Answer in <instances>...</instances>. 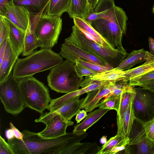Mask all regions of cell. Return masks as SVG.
Returning a JSON list of instances; mask_svg holds the SVG:
<instances>
[{
	"label": "cell",
	"instance_id": "33",
	"mask_svg": "<svg viewBox=\"0 0 154 154\" xmlns=\"http://www.w3.org/2000/svg\"><path fill=\"white\" fill-rule=\"evenodd\" d=\"M125 138L121 133H117L116 136L111 137L101 147L100 149L97 154H108L113 147Z\"/></svg>",
	"mask_w": 154,
	"mask_h": 154
},
{
	"label": "cell",
	"instance_id": "51",
	"mask_svg": "<svg viewBox=\"0 0 154 154\" xmlns=\"http://www.w3.org/2000/svg\"><path fill=\"white\" fill-rule=\"evenodd\" d=\"M152 154H154V151H153V152L152 153Z\"/></svg>",
	"mask_w": 154,
	"mask_h": 154
},
{
	"label": "cell",
	"instance_id": "43",
	"mask_svg": "<svg viewBox=\"0 0 154 154\" xmlns=\"http://www.w3.org/2000/svg\"><path fill=\"white\" fill-rule=\"evenodd\" d=\"M13 2V0H0V15L5 16L6 4Z\"/></svg>",
	"mask_w": 154,
	"mask_h": 154
},
{
	"label": "cell",
	"instance_id": "10",
	"mask_svg": "<svg viewBox=\"0 0 154 154\" xmlns=\"http://www.w3.org/2000/svg\"><path fill=\"white\" fill-rule=\"evenodd\" d=\"M35 122L46 125L44 129L37 134L42 138L47 139L57 138L65 134L67 128L74 124L71 120L65 119L55 112L42 113Z\"/></svg>",
	"mask_w": 154,
	"mask_h": 154
},
{
	"label": "cell",
	"instance_id": "52",
	"mask_svg": "<svg viewBox=\"0 0 154 154\" xmlns=\"http://www.w3.org/2000/svg\"><path fill=\"white\" fill-rule=\"evenodd\" d=\"M152 71V72H154V70H152V71Z\"/></svg>",
	"mask_w": 154,
	"mask_h": 154
},
{
	"label": "cell",
	"instance_id": "19",
	"mask_svg": "<svg viewBox=\"0 0 154 154\" xmlns=\"http://www.w3.org/2000/svg\"><path fill=\"white\" fill-rule=\"evenodd\" d=\"M79 95L73 97L54 112L58 114L66 120H71L82 109L85 98L79 100Z\"/></svg>",
	"mask_w": 154,
	"mask_h": 154
},
{
	"label": "cell",
	"instance_id": "48",
	"mask_svg": "<svg viewBox=\"0 0 154 154\" xmlns=\"http://www.w3.org/2000/svg\"><path fill=\"white\" fill-rule=\"evenodd\" d=\"M99 0H87L90 6L93 9L94 8Z\"/></svg>",
	"mask_w": 154,
	"mask_h": 154
},
{
	"label": "cell",
	"instance_id": "12",
	"mask_svg": "<svg viewBox=\"0 0 154 154\" xmlns=\"http://www.w3.org/2000/svg\"><path fill=\"white\" fill-rule=\"evenodd\" d=\"M59 54L66 60L75 63L77 60L80 59L104 66H110L99 58L68 42H64L62 44Z\"/></svg>",
	"mask_w": 154,
	"mask_h": 154
},
{
	"label": "cell",
	"instance_id": "41",
	"mask_svg": "<svg viewBox=\"0 0 154 154\" xmlns=\"http://www.w3.org/2000/svg\"><path fill=\"white\" fill-rule=\"evenodd\" d=\"M10 126L14 132L15 138L21 140H23V135L22 133L14 126L11 122L10 123Z\"/></svg>",
	"mask_w": 154,
	"mask_h": 154
},
{
	"label": "cell",
	"instance_id": "31",
	"mask_svg": "<svg viewBox=\"0 0 154 154\" xmlns=\"http://www.w3.org/2000/svg\"><path fill=\"white\" fill-rule=\"evenodd\" d=\"M133 99L134 98L131 100L125 113L120 132L125 138L129 137L130 132L135 119L133 107Z\"/></svg>",
	"mask_w": 154,
	"mask_h": 154
},
{
	"label": "cell",
	"instance_id": "15",
	"mask_svg": "<svg viewBox=\"0 0 154 154\" xmlns=\"http://www.w3.org/2000/svg\"><path fill=\"white\" fill-rule=\"evenodd\" d=\"M5 17L22 30L26 31L30 22V14L21 6L16 5L13 2L6 4Z\"/></svg>",
	"mask_w": 154,
	"mask_h": 154
},
{
	"label": "cell",
	"instance_id": "42",
	"mask_svg": "<svg viewBox=\"0 0 154 154\" xmlns=\"http://www.w3.org/2000/svg\"><path fill=\"white\" fill-rule=\"evenodd\" d=\"M8 38H6L0 44V63H1L5 52Z\"/></svg>",
	"mask_w": 154,
	"mask_h": 154
},
{
	"label": "cell",
	"instance_id": "4",
	"mask_svg": "<svg viewBox=\"0 0 154 154\" xmlns=\"http://www.w3.org/2000/svg\"><path fill=\"white\" fill-rule=\"evenodd\" d=\"M128 18L123 9L116 8L105 18L92 21L90 24L114 49L122 46L123 34H126Z\"/></svg>",
	"mask_w": 154,
	"mask_h": 154
},
{
	"label": "cell",
	"instance_id": "7",
	"mask_svg": "<svg viewBox=\"0 0 154 154\" xmlns=\"http://www.w3.org/2000/svg\"><path fill=\"white\" fill-rule=\"evenodd\" d=\"M19 80L20 88L26 107L42 113L51 100L48 88L33 76Z\"/></svg>",
	"mask_w": 154,
	"mask_h": 154
},
{
	"label": "cell",
	"instance_id": "27",
	"mask_svg": "<svg viewBox=\"0 0 154 154\" xmlns=\"http://www.w3.org/2000/svg\"><path fill=\"white\" fill-rule=\"evenodd\" d=\"M100 148L95 142H79L70 147L66 154H97Z\"/></svg>",
	"mask_w": 154,
	"mask_h": 154
},
{
	"label": "cell",
	"instance_id": "25",
	"mask_svg": "<svg viewBox=\"0 0 154 154\" xmlns=\"http://www.w3.org/2000/svg\"><path fill=\"white\" fill-rule=\"evenodd\" d=\"M49 0H13L14 4L22 6L30 15L36 16L43 12Z\"/></svg>",
	"mask_w": 154,
	"mask_h": 154
},
{
	"label": "cell",
	"instance_id": "37",
	"mask_svg": "<svg viewBox=\"0 0 154 154\" xmlns=\"http://www.w3.org/2000/svg\"><path fill=\"white\" fill-rule=\"evenodd\" d=\"M9 27L5 17L0 15V44L8 38Z\"/></svg>",
	"mask_w": 154,
	"mask_h": 154
},
{
	"label": "cell",
	"instance_id": "23",
	"mask_svg": "<svg viewBox=\"0 0 154 154\" xmlns=\"http://www.w3.org/2000/svg\"><path fill=\"white\" fill-rule=\"evenodd\" d=\"M72 1L49 0L45 7L44 13L48 15L61 17L64 13L68 12Z\"/></svg>",
	"mask_w": 154,
	"mask_h": 154
},
{
	"label": "cell",
	"instance_id": "1",
	"mask_svg": "<svg viewBox=\"0 0 154 154\" xmlns=\"http://www.w3.org/2000/svg\"><path fill=\"white\" fill-rule=\"evenodd\" d=\"M23 140L15 137L8 139L14 154H66L67 149L87 136L85 132L66 133L57 138L44 139L37 133L25 130Z\"/></svg>",
	"mask_w": 154,
	"mask_h": 154
},
{
	"label": "cell",
	"instance_id": "34",
	"mask_svg": "<svg viewBox=\"0 0 154 154\" xmlns=\"http://www.w3.org/2000/svg\"><path fill=\"white\" fill-rule=\"evenodd\" d=\"M154 80V72L151 71L130 79L128 85L132 87L139 86Z\"/></svg>",
	"mask_w": 154,
	"mask_h": 154
},
{
	"label": "cell",
	"instance_id": "21",
	"mask_svg": "<svg viewBox=\"0 0 154 154\" xmlns=\"http://www.w3.org/2000/svg\"><path fill=\"white\" fill-rule=\"evenodd\" d=\"M110 110L108 109L99 108L90 112L82 122L74 126L73 132L80 133L86 132L88 128L98 121Z\"/></svg>",
	"mask_w": 154,
	"mask_h": 154
},
{
	"label": "cell",
	"instance_id": "20",
	"mask_svg": "<svg viewBox=\"0 0 154 154\" xmlns=\"http://www.w3.org/2000/svg\"><path fill=\"white\" fill-rule=\"evenodd\" d=\"M149 53L143 49L133 50L117 68L123 71L130 69L134 66L145 61Z\"/></svg>",
	"mask_w": 154,
	"mask_h": 154
},
{
	"label": "cell",
	"instance_id": "29",
	"mask_svg": "<svg viewBox=\"0 0 154 154\" xmlns=\"http://www.w3.org/2000/svg\"><path fill=\"white\" fill-rule=\"evenodd\" d=\"M124 72V71L115 68L88 77L95 80L109 81L116 82L122 80Z\"/></svg>",
	"mask_w": 154,
	"mask_h": 154
},
{
	"label": "cell",
	"instance_id": "30",
	"mask_svg": "<svg viewBox=\"0 0 154 154\" xmlns=\"http://www.w3.org/2000/svg\"><path fill=\"white\" fill-rule=\"evenodd\" d=\"M39 47L34 32L31 29V21L26 31L23 56H27L32 53L35 49Z\"/></svg>",
	"mask_w": 154,
	"mask_h": 154
},
{
	"label": "cell",
	"instance_id": "26",
	"mask_svg": "<svg viewBox=\"0 0 154 154\" xmlns=\"http://www.w3.org/2000/svg\"><path fill=\"white\" fill-rule=\"evenodd\" d=\"M73 19L75 25L80 29L84 30L92 35L99 42L101 45L114 49L85 19L77 17H74Z\"/></svg>",
	"mask_w": 154,
	"mask_h": 154
},
{
	"label": "cell",
	"instance_id": "40",
	"mask_svg": "<svg viewBox=\"0 0 154 154\" xmlns=\"http://www.w3.org/2000/svg\"><path fill=\"white\" fill-rule=\"evenodd\" d=\"M143 124L148 138L154 141V119Z\"/></svg>",
	"mask_w": 154,
	"mask_h": 154
},
{
	"label": "cell",
	"instance_id": "44",
	"mask_svg": "<svg viewBox=\"0 0 154 154\" xmlns=\"http://www.w3.org/2000/svg\"><path fill=\"white\" fill-rule=\"evenodd\" d=\"M87 112L84 109L82 110H80L79 111L76 115L75 119L77 123H80L82 120L86 117L87 115Z\"/></svg>",
	"mask_w": 154,
	"mask_h": 154
},
{
	"label": "cell",
	"instance_id": "35",
	"mask_svg": "<svg viewBox=\"0 0 154 154\" xmlns=\"http://www.w3.org/2000/svg\"><path fill=\"white\" fill-rule=\"evenodd\" d=\"M77 63L97 73L111 70L114 68L110 66H104L96 63L85 61L80 59L77 60L75 63Z\"/></svg>",
	"mask_w": 154,
	"mask_h": 154
},
{
	"label": "cell",
	"instance_id": "3",
	"mask_svg": "<svg viewBox=\"0 0 154 154\" xmlns=\"http://www.w3.org/2000/svg\"><path fill=\"white\" fill-rule=\"evenodd\" d=\"M71 35L64 42L73 44L117 68L128 54L123 46L113 49L103 46L88 38L77 26H72Z\"/></svg>",
	"mask_w": 154,
	"mask_h": 154
},
{
	"label": "cell",
	"instance_id": "36",
	"mask_svg": "<svg viewBox=\"0 0 154 154\" xmlns=\"http://www.w3.org/2000/svg\"><path fill=\"white\" fill-rule=\"evenodd\" d=\"M130 141L129 137L124 138L113 147L108 154H126V150L129 146Z\"/></svg>",
	"mask_w": 154,
	"mask_h": 154
},
{
	"label": "cell",
	"instance_id": "22",
	"mask_svg": "<svg viewBox=\"0 0 154 154\" xmlns=\"http://www.w3.org/2000/svg\"><path fill=\"white\" fill-rule=\"evenodd\" d=\"M154 70V56L150 53L143 64L133 69L125 70L122 80L129 82L131 79Z\"/></svg>",
	"mask_w": 154,
	"mask_h": 154
},
{
	"label": "cell",
	"instance_id": "47",
	"mask_svg": "<svg viewBox=\"0 0 154 154\" xmlns=\"http://www.w3.org/2000/svg\"><path fill=\"white\" fill-rule=\"evenodd\" d=\"M5 132L7 139H12L15 137L14 132L11 128L6 130Z\"/></svg>",
	"mask_w": 154,
	"mask_h": 154
},
{
	"label": "cell",
	"instance_id": "32",
	"mask_svg": "<svg viewBox=\"0 0 154 154\" xmlns=\"http://www.w3.org/2000/svg\"><path fill=\"white\" fill-rule=\"evenodd\" d=\"M120 96L109 94L99 103L97 107L99 108L115 110L117 112L119 108Z\"/></svg>",
	"mask_w": 154,
	"mask_h": 154
},
{
	"label": "cell",
	"instance_id": "24",
	"mask_svg": "<svg viewBox=\"0 0 154 154\" xmlns=\"http://www.w3.org/2000/svg\"><path fill=\"white\" fill-rule=\"evenodd\" d=\"M93 11L87 0H72L67 13L71 18L77 17L85 19Z\"/></svg>",
	"mask_w": 154,
	"mask_h": 154
},
{
	"label": "cell",
	"instance_id": "17",
	"mask_svg": "<svg viewBox=\"0 0 154 154\" xmlns=\"http://www.w3.org/2000/svg\"><path fill=\"white\" fill-rule=\"evenodd\" d=\"M133 88L129 85L121 95L119 108L117 112V133L121 132L125 113L135 95V92Z\"/></svg>",
	"mask_w": 154,
	"mask_h": 154
},
{
	"label": "cell",
	"instance_id": "9",
	"mask_svg": "<svg viewBox=\"0 0 154 154\" xmlns=\"http://www.w3.org/2000/svg\"><path fill=\"white\" fill-rule=\"evenodd\" d=\"M133 88L135 118L143 123L154 119V91L142 87Z\"/></svg>",
	"mask_w": 154,
	"mask_h": 154
},
{
	"label": "cell",
	"instance_id": "6",
	"mask_svg": "<svg viewBox=\"0 0 154 154\" xmlns=\"http://www.w3.org/2000/svg\"><path fill=\"white\" fill-rule=\"evenodd\" d=\"M35 20L32 23L39 47L41 49H51L57 43L62 29L61 17L48 15L44 12L35 16Z\"/></svg>",
	"mask_w": 154,
	"mask_h": 154
},
{
	"label": "cell",
	"instance_id": "2",
	"mask_svg": "<svg viewBox=\"0 0 154 154\" xmlns=\"http://www.w3.org/2000/svg\"><path fill=\"white\" fill-rule=\"evenodd\" d=\"M63 61V57L51 49L34 51L24 58L17 60L12 74L18 80L50 69Z\"/></svg>",
	"mask_w": 154,
	"mask_h": 154
},
{
	"label": "cell",
	"instance_id": "13",
	"mask_svg": "<svg viewBox=\"0 0 154 154\" xmlns=\"http://www.w3.org/2000/svg\"><path fill=\"white\" fill-rule=\"evenodd\" d=\"M103 81L92 80L88 77H85V79H84L80 85L81 88L66 93L58 98L51 99L47 109L50 112H54L60 108L73 97L80 96L97 88L101 85Z\"/></svg>",
	"mask_w": 154,
	"mask_h": 154
},
{
	"label": "cell",
	"instance_id": "28",
	"mask_svg": "<svg viewBox=\"0 0 154 154\" xmlns=\"http://www.w3.org/2000/svg\"><path fill=\"white\" fill-rule=\"evenodd\" d=\"M115 6L114 0H99L92 12L85 19L90 23L92 21L100 18Z\"/></svg>",
	"mask_w": 154,
	"mask_h": 154
},
{
	"label": "cell",
	"instance_id": "39",
	"mask_svg": "<svg viewBox=\"0 0 154 154\" xmlns=\"http://www.w3.org/2000/svg\"><path fill=\"white\" fill-rule=\"evenodd\" d=\"M0 154H14L9 144L6 142L1 135L0 136Z\"/></svg>",
	"mask_w": 154,
	"mask_h": 154
},
{
	"label": "cell",
	"instance_id": "14",
	"mask_svg": "<svg viewBox=\"0 0 154 154\" xmlns=\"http://www.w3.org/2000/svg\"><path fill=\"white\" fill-rule=\"evenodd\" d=\"M115 83L109 81H103L101 85L96 89L88 92L85 98L82 109L87 112L92 111L97 107L100 100L110 94L114 88Z\"/></svg>",
	"mask_w": 154,
	"mask_h": 154
},
{
	"label": "cell",
	"instance_id": "5",
	"mask_svg": "<svg viewBox=\"0 0 154 154\" xmlns=\"http://www.w3.org/2000/svg\"><path fill=\"white\" fill-rule=\"evenodd\" d=\"M75 63L66 60L50 69L47 76L48 85L58 93H70L79 89L84 80L75 69Z\"/></svg>",
	"mask_w": 154,
	"mask_h": 154
},
{
	"label": "cell",
	"instance_id": "16",
	"mask_svg": "<svg viewBox=\"0 0 154 154\" xmlns=\"http://www.w3.org/2000/svg\"><path fill=\"white\" fill-rule=\"evenodd\" d=\"M5 17L9 27L8 40L13 51L19 56L23 51L26 31L20 29Z\"/></svg>",
	"mask_w": 154,
	"mask_h": 154
},
{
	"label": "cell",
	"instance_id": "46",
	"mask_svg": "<svg viewBox=\"0 0 154 154\" xmlns=\"http://www.w3.org/2000/svg\"><path fill=\"white\" fill-rule=\"evenodd\" d=\"M139 86L154 91V80L146 84L141 85Z\"/></svg>",
	"mask_w": 154,
	"mask_h": 154
},
{
	"label": "cell",
	"instance_id": "45",
	"mask_svg": "<svg viewBox=\"0 0 154 154\" xmlns=\"http://www.w3.org/2000/svg\"><path fill=\"white\" fill-rule=\"evenodd\" d=\"M150 51L151 54L154 56V39L150 36L148 38Z\"/></svg>",
	"mask_w": 154,
	"mask_h": 154
},
{
	"label": "cell",
	"instance_id": "49",
	"mask_svg": "<svg viewBox=\"0 0 154 154\" xmlns=\"http://www.w3.org/2000/svg\"><path fill=\"white\" fill-rule=\"evenodd\" d=\"M100 141L101 143L104 144L107 142V139L106 137L105 136H103L100 139Z\"/></svg>",
	"mask_w": 154,
	"mask_h": 154
},
{
	"label": "cell",
	"instance_id": "8",
	"mask_svg": "<svg viewBox=\"0 0 154 154\" xmlns=\"http://www.w3.org/2000/svg\"><path fill=\"white\" fill-rule=\"evenodd\" d=\"M0 98L5 110L12 115L21 113L26 106L19 87V80L14 78L12 72L0 82Z\"/></svg>",
	"mask_w": 154,
	"mask_h": 154
},
{
	"label": "cell",
	"instance_id": "38",
	"mask_svg": "<svg viewBox=\"0 0 154 154\" xmlns=\"http://www.w3.org/2000/svg\"><path fill=\"white\" fill-rule=\"evenodd\" d=\"M75 69L78 75L81 77H89L97 74L95 72L77 63H75Z\"/></svg>",
	"mask_w": 154,
	"mask_h": 154
},
{
	"label": "cell",
	"instance_id": "11",
	"mask_svg": "<svg viewBox=\"0 0 154 154\" xmlns=\"http://www.w3.org/2000/svg\"><path fill=\"white\" fill-rule=\"evenodd\" d=\"M129 138L130 154H152L154 150V141L148 138L143 123L135 118Z\"/></svg>",
	"mask_w": 154,
	"mask_h": 154
},
{
	"label": "cell",
	"instance_id": "50",
	"mask_svg": "<svg viewBox=\"0 0 154 154\" xmlns=\"http://www.w3.org/2000/svg\"><path fill=\"white\" fill-rule=\"evenodd\" d=\"M153 13H154V7L153 8Z\"/></svg>",
	"mask_w": 154,
	"mask_h": 154
},
{
	"label": "cell",
	"instance_id": "18",
	"mask_svg": "<svg viewBox=\"0 0 154 154\" xmlns=\"http://www.w3.org/2000/svg\"><path fill=\"white\" fill-rule=\"evenodd\" d=\"M18 57L13 51L8 39L5 54L0 63V82L5 79L12 72Z\"/></svg>",
	"mask_w": 154,
	"mask_h": 154
}]
</instances>
